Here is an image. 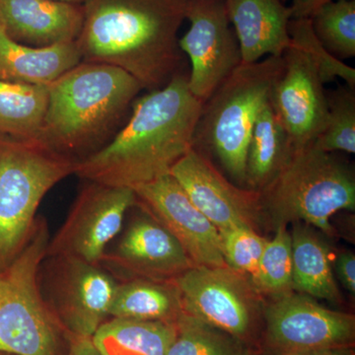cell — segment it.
Here are the masks:
<instances>
[{
  "instance_id": "obj_31",
  "label": "cell",
  "mask_w": 355,
  "mask_h": 355,
  "mask_svg": "<svg viewBox=\"0 0 355 355\" xmlns=\"http://www.w3.org/2000/svg\"><path fill=\"white\" fill-rule=\"evenodd\" d=\"M336 272L345 288L355 294V256L352 252H342L336 261Z\"/></svg>"
},
{
  "instance_id": "obj_18",
  "label": "cell",
  "mask_w": 355,
  "mask_h": 355,
  "mask_svg": "<svg viewBox=\"0 0 355 355\" xmlns=\"http://www.w3.org/2000/svg\"><path fill=\"white\" fill-rule=\"evenodd\" d=\"M229 20L237 37L242 64L265 55L282 57L291 44V8L282 0H225Z\"/></svg>"
},
{
  "instance_id": "obj_15",
  "label": "cell",
  "mask_w": 355,
  "mask_h": 355,
  "mask_svg": "<svg viewBox=\"0 0 355 355\" xmlns=\"http://www.w3.org/2000/svg\"><path fill=\"white\" fill-rule=\"evenodd\" d=\"M132 219L114 246L105 252L100 265L116 277L173 282L193 263L174 237L146 210Z\"/></svg>"
},
{
  "instance_id": "obj_6",
  "label": "cell",
  "mask_w": 355,
  "mask_h": 355,
  "mask_svg": "<svg viewBox=\"0 0 355 355\" xmlns=\"http://www.w3.org/2000/svg\"><path fill=\"white\" fill-rule=\"evenodd\" d=\"M50 240L38 216L19 256L0 272V352L14 355H65L69 335L44 302L39 270Z\"/></svg>"
},
{
  "instance_id": "obj_12",
  "label": "cell",
  "mask_w": 355,
  "mask_h": 355,
  "mask_svg": "<svg viewBox=\"0 0 355 355\" xmlns=\"http://www.w3.org/2000/svg\"><path fill=\"white\" fill-rule=\"evenodd\" d=\"M184 15L190 29L179 46L191 62L189 88L203 104L242 64L241 51L225 0H184Z\"/></svg>"
},
{
  "instance_id": "obj_2",
  "label": "cell",
  "mask_w": 355,
  "mask_h": 355,
  "mask_svg": "<svg viewBox=\"0 0 355 355\" xmlns=\"http://www.w3.org/2000/svg\"><path fill=\"white\" fill-rule=\"evenodd\" d=\"M83 6L76 41L81 62L125 70L146 91L183 73L178 32L184 0H84Z\"/></svg>"
},
{
  "instance_id": "obj_1",
  "label": "cell",
  "mask_w": 355,
  "mask_h": 355,
  "mask_svg": "<svg viewBox=\"0 0 355 355\" xmlns=\"http://www.w3.org/2000/svg\"><path fill=\"white\" fill-rule=\"evenodd\" d=\"M184 72L164 87L132 103L128 120L108 144L79 161L74 175L83 181L135 190L169 175L193 147L202 103L189 88Z\"/></svg>"
},
{
  "instance_id": "obj_7",
  "label": "cell",
  "mask_w": 355,
  "mask_h": 355,
  "mask_svg": "<svg viewBox=\"0 0 355 355\" xmlns=\"http://www.w3.org/2000/svg\"><path fill=\"white\" fill-rule=\"evenodd\" d=\"M76 165L37 142L0 139V272L29 242L44 196Z\"/></svg>"
},
{
  "instance_id": "obj_37",
  "label": "cell",
  "mask_w": 355,
  "mask_h": 355,
  "mask_svg": "<svg viewBox=\"0 0 355 355\" xmlns=\"http://www.w3.org/2000/svg\"><path fill=\"white\" fill-rule=\"evenodd\" d=\"M282 1H284V2H286V1H287V0H282Z\"/></svg>"
},
{
  "instance_id": "obj_34",
  "label": "cell",
  "mask_w": 355,
  "mask_h": 355,
  "mask_svg": "<svg viewBox=\"0 0 355 355\" xmlns=\"http://www.w3.org/2000/svg\"><path fill=\"white\" fill-rule=\"evenodd\" d=\"M277 355H355L354 347L352 349H340L323 350V352H305V354H291Z\"/></svg>"
},
{
  "instance_id": "obj_5",
  "label": "cell",
  "mask_w": 355,
  "mask_h": 355,
  "mask_svg": "<svg viewBox=\"0 0 355 355\" xmlns=\"http://www.w3.org/2000/svg\"><path fill=\"white\" fill-rule=\"evenodd\" d=\"M282 69V57L242 64L203 103L193 147L209 154L241 188H246L248 146L261 109ZM247 189V188H246Z\"/></svg>"
},
{
  "instance_id": "obj_14",
  "label": "cell",
  "mask_w": 355,
  "mask_h": 355,
  "mask_svg": "<svg viewBox=\"0 0 355 355\" xmlns=\"http://www.w3.org/2000/svg\"><path fill=\"white\" fill-rule=\"evenodd\" d=\"M170 175L218 232L237 227L258 231L263 223L259 191L229 182L210 159L191 148Z\"/></svg>"
},
{
  "instance_id": "obj_13",
  "label": "cell",
  "mask_w": 355,
  "mask_h": 355,
  "mask_svg": "<svg viewBox=\"0 0 355 355\" xmlns=\"http://www.w3.org/2000/svg\"><path fill=\"white\" fill-rule=\"evenodd\" d=\"M282 69L273 84L270 104L286 128L292 148L310 146L323 130L328 98L312 58L298 44L282 53Z\"/></svg>"
},
{
  "instance_id": "obj_25",
  "label": "cell",
  "mask_w": 355,
  "mask_h": 355,
  "mask_svg": "<svg viewBox=\"0 0 355 355\" xmlns=\"http://www.w3.org/2000/svg\"><path fill=\"white\" fill-rule=\"evenodd\" d=\"M167 355H254L228 334L183 314L176 321V336Z\"/></svg>"
},
{
  "instance_id": "obj_35",
  "label": "cell",
  "mask_w": 355,
  "mask_h": 355,
  "mask_svg": "<svg viewBox=\"0 0 355 355\" xmlns=\"http://www.w3.org/2000/svg\"><path fill=\"white\" fill-rule=\"evenodd\" d=\"M55 1L67 2V3L83 4L84 0H55Z\"/></svg>"
},
{
  "instance_id": "obj_36",
  "label": "cell",
  "mask_w": 355,
  "mask_h": 355,
  "mask_svg": "<svg viewBox=\"0 0 355 355\" xmlns=\"http://www.w3.org/2000/svg\"><path fill=\"white\" fill-rule=\"evenodd\" d=\"M0 355H14V354H6V352H0Z\"/></svg>"
},
{
  "instance_id": "obj_21",
  "label": "cell",
  "mask_w": 355,
  "mask_h": 355,
  "mask_svg": "<svg viewBox=\"0 0 355 355\" xmlns=\"http://www.w3.org/2000/svg\"><path fill=\"white\" fill-rule=\"evenodd\" d=\"M183 314L173 282L144 279L121 280L110 308V318L175 323Z\"/></svg>"
},
{
  "instance_id": "obj_30",
  "label": "cell",
  "mask_w": 355,
  "mask_h": 355,
  "mask_svg": "<svg viewBox=\"0 0 355 355\" xmlns=\"http://www.w3.org/2000/svg\"><path fill=\"white\" fill-rule=\"evenodd\" d=\"M226 266L243 277H253L268 240L258 231L237 227L219 232Z\"/></svg>"
},
{
  "instance_id": "obj_9",
  "label": "cell",
  "mask_w": 355,
  "mask_h": 355,
  "mask_svg": "<svg viewBox=\"0 0 355 355\" xmlns=\"http://www.w3.org/2000/svg\"><path fill=\"white\" fill-rule=\"evenodd\" d=\"M119 280L101 265L44 257L39 286L44 302L69 336L92 338L110 318Z\"/></svg>"
},
{
  "instance_id": "obj_4",
  "label": "cell",
  "mask_w": 355,
  "mask_h": 355,
  "mask_svg": "<svg viewBox=\"0 0 355 355\" xmlns=\"http://www.w3.org/2000/svg\"><path fill=\"white\" fill-rule=\"evenodd\" d=\"M260 193L263 222L275 229L303 222L335 235L331 218L354 211L355 179L352 168L335 153L310 146L293 149L282 169Z\"/></svg>"
},
{
  "instance_id": "obj_33",
  "label": "cell",
  "mask_w": 355,
  "mask_h": 355,
  "mask_svg": "<svg viewBox=\"0 0 355 355\" xmlns=\"http://www.w3.org/2000/svg\"><path fill=\"white\" fill-rule=\"evenodd\" d=\"M65 355H101L96 349L92 338L69 336V347Z\"/></svg>"
},
{
  "instance_id": "obj_8",
  "label": "cell",
  "mask_w": 355,
  "mask_h": 355,
  "mask_svg": "<svg viewBox=\"0 0 355 355\" xmlns=\"http://www.w3.org/2000/svg\"><path fill=\"white\" fill-rule=\"evenodd\" d=\"M173 282L184 314L228 334L250 349L260 343L265 304L248 277L228 266H193Z\"/></svg>"
},
{
  "instance_id": "obj_19",
  "label": "cell",
  "mask_w": 355,
  "mask_h": 355,
  "mask_svg": "<svg viewBox=\"0 0 355 355\" xmlns=\"http://www.w3.org/2000/svg\"><path fill=\"white\" fill-rule=\"evenodd\" d=\"M80 62L76 42L35 48L14 41L0 26V80L48 86Z\"/></svg>"
},
{
  "instance_id": "obj_29",
  "label": "cell",
  "mask_w": 355,
  "mask_h": 355,
  "mask_svg": "<svg viewBox=\"0 0 355 355\" xmlns=\"http://www.w3.org/2000/svg\"><path fill=\"white\" fill-rule=\"evenodd\" d=\"M288 34L292 43L307 51L316 65L318 72L324 84L335 80L336 77L343 79L347 86H355V69L343 64L342 60L331 55L322 46L315 36L310 19H291Z\"/></svg>"
},
{
  "instance_id": "obj_10",
  "label": "cell",
  "mask_w": 355,
  "mask_h": 355,
  "mask_svg": "<svg viewBox=\"0 0 355 355\" xmlns=\"http://www.w3.org/2000/svg\"><path fill=\"white\" fill-rule=\"evenodd\" d=\"M260 343L266 355L305 354L352 349L355 342V318L328 309L299 292L272 298L263 307Z\"/></svg>"
},
{
  "instance_id": "obj_16",
  "label": "cell",
  "mask_w": 355,
  "mask_h": 355,
  "mask_svg": "<svg viewBox=\"0 0 355 355\" xmlns=\"http://www.w3.org/2000/svg\"><path fill=\"white\" fill-rule=\"evenodd\" d=\"M133 191L137 205L176 238L193 266H227L218 230L193 205L171 175L141 184Z\"/></svg>"
},
{
  "instance_id": "obj_20",
  "label": "cell",
  "mask_w": 355,
  "mask_h": 355,
  "mask_svg": "<svg viewBox=\"0 0 355 355\" xmlns=\"http://www.w3.org/2000/svg\"><path fill=\"white\" fill-rule=\"evenodd\" d=\"M291 233L293 291L333 303L342 301L336 284L331 252L312 226L293 223Z\"/></svg>"
},
{
  "instance_id": "obj_28",
  "label": "cell",
  "mask_w": 355,
  "mask_h": 355,
  "mask_svg": "<svg viewBox=\"0 0 355 355\" xmlns=\"http://www.w3.org/2000/svg\"><path fill=\"white\" fill-rule=\"evenodd\" d=\"M328 98V114L323 130L313 146L326 153H355L354 89L338 87Z\"/></svg>"
},
{
  "instance_id": "obj_11",
  "label": "cell",
  "mask_w": 355,
  "mask_h": 355,
  "mask_svg": "<svg viewBox=\"0 0 355 355\" xmlns=\"http://www.w3.org/2000/svg\"><path fill=\"white\" fill-rule=\"evenodd\" d=\"M135 203L132 189L85 181L69 216L50 237L46 257H71L100 265Z\"/></svg>"
},
{
  "instance_id": "obj_32",
  "label": "cell",
  "mask_w": 355,
  "mask_h": 355,
  "mask_svg": "<svg viewBox=\"0 0 355 355\" xmlns=\"http://www.w3.org/2000/svg\"><path fill=\"white\" fill-rule=\"evenodd\" d=\"M335 0H292L291 19H310L324 4Z\"/></svg>"
},
{
  "instance_id": "obj_24",
  "label": "cell",
  "mask_w": 355,
  "mask_h": 355,
  "mask_svg": "<svg viewBox=\"0 0 355 355\" xmlns=\"http://www.w3.org/2000/svg\"><path fill=\"white\" fill-rule=\"evenodd\" d=\"M48 100V86L0 80V139L36 142Z\"/></svg>"
},
{
  "instance_id": "obj_23",
  "label": "cell",
  "mask_w": 355,
  "mask_h": 355,
  "mask_svg": "<svg viewBox=\"0 0 355 355\" xmlns=\"http://www.w3.org/2000/svg\"><path fill=\"white\" fill-rule=\"evenodd\" d=\"M293 150L286 128L270 102L254 123L246 159V188L260 191L286 164Z\"/></svg>"
},
{
  "instance_id": "obj_17",
  "label": "cell",
  "mask_w": 355,
  "mask_h": 355,
  "mask_svg": "<svg viewBox=\"0 0 355 355\" xmlns=\"http://www.w3.org/2000/svg\"><path fill=\"white\" fill-rule=\"evenodd\" d=\"M83 4L55 0H0V26L18 43L44 48L76 42Z\"/></svg>"
},
{
  "instance_id": "obj_22",
  "label": "cell",
  "mask_w": 355,
  "mask_h": 355,
  "mask_svg": "<svg viewBox=\"0 0 355 355\" xmlns=\"http://www.w3.org/2000/svg\"><path fill=\"white\" fill-rule=\"evenodd\" d=\"M176 336V322L110 318L92 336L101 355H167Z\"/></svg>"
},
{
  "instance_id": "obj_27",
  "label": "cell",
  "mask_w": 355,
  "mask_h": 355,
  "mask_svg": "<svg viewBox=\"0 0 355 355\" xmlns=\"http://www.w3.org/2000/svg\"><path fill=\"white\" fill-rule=\"evenodd\" d=\"M322 46L338 60L355 55V0H335L310 18Z\"/></svg>"
},
{
  "instance_id": "obj_3",
  "label": "cell",
  "mask_w": 355,
  "mask_h": 355,
  "mask_svg": "<svg viewBox=\"0 0 355 355\" xmlns=\"http://www.w3.org/2000/svg\"><path fill=\"white\" fill-rule=\"evenodd\" d=\"M142 90L125 70L81 62L48 85V107L36 142L79 162L113 139Z\"/></svg>"
},
{
  "instance_id": "obj_26",
  "label": "cell",
  "mask_w": 355,
  "mask_h": 355,
  "mask_svg": "<svg viewBox=\"0 0 355 355\" xmlns=\"http://www.w3.org/2000/svg\"><path fill=\"white\" fill-rule=\"evenodd\" d=\"M272 240L266 243L258 268L250 282L261 294L272 298L293 291L291 234L286 224L275 229Z\"/></svg>"
}]
</instances>
